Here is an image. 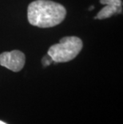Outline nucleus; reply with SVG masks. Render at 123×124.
I'll return each mask as SVG.
<instances>
[{"label":"nucleus","mask_w":123,"mask_h":124,"mask_svg":"<svg viewBox=\"0 0 123 124\" xmlns=\"http://www.w3.org/2000/svg\"><path fill=\"white\" fill-rule=\"evenodd\" d=\"M122 9L117 8L116 7L109 6V5H106L100 11H99L97 15L94 17L95 19H105V18H108L111 17L117 13H121Z\"/></svg>","instance_id":"20e7f679"},{"label":"nucleus","mask_w":123,"mask_h":124,"mask_svg":"<svg viewBox=\"0 0 123 124\" xmlns=\"http://www.w3.org/2000/svg\"><path fill=\"white\" fill-rule=\"evenodd\" d=\"M25 60V54L18 50L0 54V65L14 72H19L24 67Z\"/></svg>","instance_id":"7ed1b4c3"},{"label":"nucleus","mask_w":123,"mask_h":124,"mask_svg":"<svg viewBox=\"0 0 123 124\" xmlns=\"http://www.w3.org/2000/svg\"><path fill=\"white\" fill-rule=\"evenodd\" d=\"M66 10L62 4L50 0H36L30 2L27 18L30 25L41 28L53 27L65 19Z\"/></svg>","instance_id":"f257e3e1"},{"label":"nucleus","mask_w":123,"mask_h":124,"mask_svg":"<svg viewBox=\"0 0 123 124\" xmlns=\"http://www.w3.org/2000/svg\"><path fill=\"white\" fill-rule=\"evenodd\" d=\"M83 46L82 41L76 36H66L58 43L50 47L47 54L55 62H66L74 59L80 53Z\"/></svg>","instance_id":"f03ea898"},{"label":"nucleus","mask_w":123,"mask_h":124,"mask_svg":"<svg viewBox=\"0 0 123 124\" xmlns=\"http://www.w3.org/2000/svg\"><path fill=\"white\" fill-rule=\"evenodd\" d=\"M53 61V60L51 59V58L49 56V55L47 54L46 57H44L43 59V64L44 66H47L49 64H51V62Z\"/></svg>","instance_id":"423d86ee"},{"label":"nucleus","mask_w":123,"mask_h":124,"mask_svg":"<svg viewBox=\"0 0 123 124\" xmlns=\"http://www.w3.org/2000/svg\"><path fill=\"white\" fill-rule=\"evenodd\" d=\"M0 124H7V123H4V122H2V121H0Z\"/></svg>","instance_id":"0eeeda50"},{"label":"nucleus","mask_w":123,"mask_h":124,"mask_svg":"<svg viewBox=\"0 0 123 124\" xmlns=\"http://www.w3.org/2000/svg\"><path fill=\"white\" fill-rule=\"evenodd\" d=\"M100 2L101 4L109 5L122 9V0H100Z\"/></svg>","instance_id":"39448f33"}]
</instances>
